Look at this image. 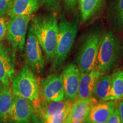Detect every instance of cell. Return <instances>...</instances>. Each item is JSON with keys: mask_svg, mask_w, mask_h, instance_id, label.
Returning <instances> with one entry per match:
<instances>
[{"mask_svg": "<svg viewBox=\"0 0 123 123\" xmlns=\"http://www.w3.org/2000/svg\"><path fill=\"white\" fill-rule=\"evenodd\" d=\"M64 8L67 12H73L76 10L78 0H61Z\"/></svg>", "mask_w": 123, "mask_h": 123, "instance_id": "484cf974", "label": "cell"}, {"mask_svg": "<svg viewBox=\"0 0 123 123\" xmlns=\"http://www.w3.org/2000/svg\"><path fill=\"white\" fill-rule=\"evenodd\" d=\"M34 113V107L30 100L14 95L10 109V123H29Z\"/></svg>", "mask_w": 123, "mask_h": 123, "instance_id": "30bf717a", "label": "cell"}, {"mask_svg": "<svg viewBox=\"0 0 123 123\" xmlns=\"http://www.w3.org/2000/svg\"><path fill=\"white\" fill-rule=\"evenodd\" d=\"M30 121L31 123H44L35 113L32 116Z\"/></svg>", "mask_w": 123, "mask_h": 123, "instance_id": "f1b7e54d", "label": "cell"}, {"mask_svg": "<svg viewBox=\"0 0 123 123\" xmlns=\"http://www.w3.org/2000/svg\"><path fill=\"white\" fill-rule=\"evenodd\" d=\"M7 21L4 16H0V42L6 38Z\"/></svg>", "mask_w": 123, "mask_h": 123, "instance_id": "603a6c76", "label": "cell"}, {"mask_svg": "<svg viewBox=\"0 0 123 123\" xmlns=\"http://www.w3.org/2000/svg\"><path fill=\"white\" fill-rule=\"evenodd\" d=\"M107 0H78L82 24L93 18L100 12Z\"/></svg>", "mask_w": 123, "mask_h": 123, "instance_id": "e0dca14e", "label": "cell"}, {"mask_svg": "<svg viewBox=\"0 0 123 123\" xmlns=\"http://www.w3.org/2000/svg\"><path fill=\"white\" fill-rule=\"evenodd\" d=\"M102 31L92 30L86 35L81 43L76 58L77 66L81 73H86L95 68Z\"/></svg>", "mask_w": 123, "mask_h": 123, "instance_id": "277c9868", "label": "cell"}, {"mask_svg": "<svg viewBox=\"0 0 123 123\" xmlns=\"http://www.w3.org/2000/svg\"><path fill=\"white\" fill-rule=\"evenodd\" d=\"M14 54L3 43L0 42V82L3 86H10L15 74Z\"/></svg>", "mask_w": 123, "mask_h": 123, "instance_id": "8fae6325", "label": "cell"}, {"mask_svg": "<svg viewBox=\"0 0 123 123\" xmlns=\"http://www.w3.org/2000/svg\"><path fill=\"white\" fill-rule=\"evenodd\" d=\"M42 5L52 11H58L60 10L59 0H40Z\"/></svg>", "mask_w": 123, "mask_h": 123, "instance_id": "cb8c5ba5", "label": "cell"}, {"mask_svg": "<svg viewBox=\"0 0 123 123\" xmlns=\"http://www.w3.org/2000/svg\"><path fill=\"white\" fill-rule=\"evenodd\" d=\"M3 87H4V86H3V85H2V84H1V82H0V91H1L2 90Z\"/></svg>", "mask_w": 123, "mask_h": 123, "instance_id": "f546056e", "label": "cell"}, {"mask_svg": "<svg viewBox=\"0 0 123 123\" xmlns=\"http://www.w3.org/2000/svg\"><path fill=\"white\" fill-rule=\"evenodd\" d=\"M98 102V99L94 97L88 99H77L72 104L64 123L75 121L85 122L91 109Z\"/></svg>", "mask_w": 123, "mask_h": 123, "instance_id": "4fadbf2b", "label": "cell"}, {"mask_svg": "<svg viewBox=\"0 0 123 123\" xmlns=\"http://www.w3.org/2000/svg\"><path fill=\"white\" fill-rule=\"evenodd\" d=\"M111 76V87L109 100L116 101L123 99V70L115 71Z\"/></svg>", "mask_w": 123, "mask_h": 123, "instance_id": "d6986e66", "label": "cell"}, {"mask_svg": "<svg viewBox=\"0 0 123 123\" xmlns=\"http://www.w3.org/2000/svg\"><path fill=\"white\" fill-rule=\"evenodd\" d=\"M41 99L46 101H61L64 99L62 74H51L41 80Z\"/></svg>", "mask_w": 123, "mask_h": 123, "instance_id": "ba28073f", "label": "cell"}, {"mask_svg": "<svg viewBox=\"0 0 123 123\" xmlns=\"http://www.w3.org/2000/svg\"><path fill=\"white\" fill-rule=\"evenodd\" d=\"M30 24L40 45L49 61L53 62L56 51L58 22L56 15L39 14L31 18Z\"/></svg>", "mask_w": 123, "mask_h": 123, "instance_id": "6da1fadb", "label": "cell"}, {"mask_svg": "<svg viewBox=\"0 0 123 123\" xmlns=\"http://www.w3.org/2000/svg\"></svg>", "mask_w": 123, "mask_h": 123, "instance_id": "1f68e13d", "label": "cell"}, {"mask_svg": "<svg viewBox=\"0 0 123 123\" xmlns=\"http://www.w3.org/2000/svg\"><path fill=\"white\" fill-rule=\"evenodd\" d=\"M105 123H121L120 118L116 107L115 108L113 113Z\"/></svg>", "mask_w": 123, "mask_h": 123, "instance_id": "4316f807", "label": "cell"}, {"mask_svg": "<svg viewBox=\"0 0 123 123\" xmlns=\"http://www.w3.org/2000/svg\"><path fill=\"white\" fill-rule=\"evenodd\" d=\"M111 87V76L110 75L104 74L98 79L95 86L93 96L100 101L109 100Z\"/></svg>", "mask_w": 123, "mask_h": 123, "instance_id": "ffe728a7", "label": "cell"}, {"mask_svg": "<svg viewBox=\"0 0 123 123\" xmlns=\"http://www.w3.org/2000/svg\"><path fill=\"white\" fill-rule=\"evenodd\" d=\"M116 107V103L112 100L98 102L91 109L85 123H105Z\"/></svg>", "mask_w": 123, "mask_h": 123, "instance_id": "9a60e30c", "label": "cell"}, {"mask_svg": "<svg viewBox=\"0 0 123 123\" xmlns=\"http://www.w3.org/2000/svg\"><path fill=\"white\" fill-rule=\"evenodd\" d=\"M70 108L67 109L53 117L42 120L44 123H64L70 112Z\"/></svg>", "mask_w": 123, "mask_h": 123, "instance_id": "7402d4cb", "label": "cell"}, {"mask_svg": "<svg viewBox=\"0 0 123 123\" xmlns=\"http://www.w3.org/2000/svg\"><path fill=\"white\" fill-rule=\"evenodd\" d=\"M115 22L119 28L123 27V0H117L114 9Z\"/></svg>", "mask_w": 123, "mask_h": 123, "instance_id": "44dd1931", "label": "cell"}, {"mask_svg": "<svg viewBox=\"0 0 123 123\" xmlns=\"http://www.w3.org/2000/svg\"><path fill=\"white\" fill-rule=\"evenodd\" d=\"M14 95L10 86H4L0 91V123H10V109Z\"/></svg>", "mask_w": 123, "mask_h": 123, "instance_id": "ac0fdd59", "label": "cell"}, {"mask_svg": "<svg viewBox=\"0 0 123 123\" xmlns=\"http://www.w3.org/2000/svg\"><path fill=\"white\" fill-rule=\"evenodd\" d=\"M40 0H14L7 14L13 15H30L38 11L42 6Z\"/></svg>", "mask_w": 123, "mask_h": 123, "instance_id": "2e32d148", "label": "cell"}, {"mask_svg": "<svg viewBox=\"0 0 123 123\" xmlns=\"http://www.w3.org/2000/svg\"><path fill=\"white\" fill-rule=\"evenodd\" d=\"M14 0H0V16H4L12 7Z\"/></svg>", "mask_w": 123, "mask_h": 123, "instance_id": "d4e9b609", "label": "cell"}, {"mask_svg": "<svg viewBox=\"0 0 123 123\" xmlns=\"http://www.w3.org/2000/svg\"><path fill=\"white\" fill-rule=\"evenodd\" d=\"M61 74L64 90V100L74 102L78 97L80 71L77 65L71 63L64 67Z\"/></svg>", "mask_w": 123, "mask_h": 123, "instance_id": "9c48e42d", "label": "cell"}, {"mask_svg": "<svg viewBox=\"0 0 123 123\" xmlns=\"http://www.w3.org/2000/svg\"><path fill=\"white\" fill-rule=\"evenodd\" d=\"M58 35L56 51L53 61L54 71L59 70L64 64L76 38L78 25L75 22L62 19L58 24Z\"/></svg>", "mask_w": 123, "mask_h": 123, "instance_id": "3957f363", "label": "cell"}, {"mask_svg": "<svg viewBox=\"0 0 123 123\" xmlns=\"http://www.w3.org/2000/svg\"><path fill=\"white\" fill-rule=\"evenodd\" d=\"M73 102L63 100L61 101H46L41 99L39 105L35 110V113L41 120L50 119L71 107Z\"/></svg>", "mask_w": 123, "mask_h": 123, "instance_id": "5bb4252c", "label": "cell"}, {"mask_svg": "<svg viewBox=\"0 0 123 123\" xmlns=\"http://www.w3.org/2000/svg\"><path fill=\"white\" fill-rule=\"evenodd\" d=\"M11 90L14 95L25 98L32 103L34 109L41 101L40 83L29 64H25L10 80Z\"/></svg>", "mask_w": 123, "mask_h": 123, "instance_id": "7a4b0ae2", "label": "cell"}, {"mask_svg": "<svg viewBox=\"0 0 123 123\" xmlns=\"http://www.w3.org/2000/svg\"><path fill=\"white\" fill-rule=\"evenodd\" d=\"M120 46L112 31L103 33L100 44L96 67L104 73H108L114 67L119 56Z\"/></svg>", "mask_w": 123, "mask_h": 123, "instance_id": "5b68a950", "label": "cell"}, {"mask_svg": "<svg viewBox=\"0 0 123 123\" xmlns=\"http://www.w3.org/2000/svg\"><path fill=\"white\" fill-rule=\"evenodd\" d=\"M70 123H86L83 122V121H75V122H72Z\"/></svg>", "mask_w": 123, "mask_h": 123, "instance_id": "4dcf8cb0", "label": "cell"}, {"mask_svg": "<svg viewBox=\"0 0 123 123\" xmlns=\"http://www.w3.org/2000/svg\"><path fill=\"white\" fill-rule=\"evenodd\" d=\"M120 118L121 123H123V100L120 102L118 105L116 106Z\"/></svg>", "mask_w": 123, "mask_h": 123, "instance_id": "83f0119b", "label": "cell"}, {"mask_svg": "<svg viewBox=\"0 0 123 123\" xmlns=\"http://www.w3.org/2000/svg\"><path fill=\"white\" fill-rule=\"evenodd\" d=\"M30 15H13L7 22L6 38L14 51H21L25 45Z\"/></svg>", "mask_w": 123, "mask_h": 123, "instance_id": "8992f818", "label": "cell"}, {"mask_svg": "<svg viewBox=\"0 0 123 123\" xmlns=\"http://www.w3.org/2000/svg\"><path fill=\"white\" fill-rule=\"evenodd\" d=\"M25 46L29 67L34 73L40 74L44 69V58L42 47L30 23Z\"/></svg>", "mask_w": 123, "mask_h": 123, "instance_id": "52a82bcc", "label": "cell"}, {"mask_svg": "<svg viewBox=\"0 0 123 123\" xmlns=\"http://www.w3.org/2000/svg\"><path fill=\"white\" fill-rule=\"evenodd\" d=\"M103 72L97 67L86 73H81L78 88V99H88L93 97L95 86Z\"/></svg>", "mask_w": 123, "mask_h": 123, "instance_id": "7c38bea8", "label": "cell"}]
</instances>
